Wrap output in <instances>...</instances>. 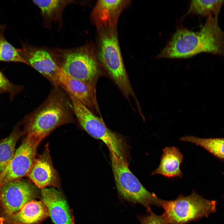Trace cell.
<instances>
[{
    "label": "cell",
    "mask_w": 224,
    "mask_h": 224,
    "mask_svg": "<svg viewBox=\"0 0 224 224\" xmlns=\"http://www.w3.org/2000/svg\"><path fill=\"white\" fill-rule=\"evenodd\" d=\"M218 17H208L198 32L178 28L157 58H187L202 53L224 57V32Z\"/></svg>",
    "instance_id": "6da1fadb"
},
{
    "label": "cell",
    "mask_w": 224,
    "mask_h": 224,
    "mask_svg": "<svg viewBox=\"0 0 224 224\" xmlns=\"http://www.w3.org/2000/svg\"><path fill=\"white\" fill-rule=\"evenodd\" d=\"M71 107L62 93L54 89L45 102L21 122L24 134L42 140L56 128L72 121Z\"/></svg>",
    "instance_id": "7a4b0ae2"
},
{
    "label": "cell",
    "mask_w": 224,
    "mask_h": 224,
    "mask_svg": "<svg viewBox=\"0 0 224 224\" xmlns=\"http://www.w3.org/2000/svg\"><path fill=\"white\" fill-rule=\"evenodd\" d=\"M96 58L124 96L138 102L126 71L121 53L116 28L98 30Z\"/></svg>",
    "instance_id": "3957f363"
},
{
    "label": "cell",
    "mask_w": 224,
    "mask_h": 224,
    "mask_svg": "<svg viewBox=\"0 0 224 224\" xmlns=\"http://www.w3.org/2000/svg\"><path fill=\"white\" fill-rule=\"evenodd\" d=\"M112 170L117 191L123 199L140 204L149 212L154 205L161 207L162 199L148 191L129 169L124 157L110 151Z\"/></svg>",
    "instance_id": "277c9868"
},
{
    "label": "cell",
    "mask_w": 224,
    "mask_h": 224,
    "mask_svg": "<svg viewBox=\"0 0 224 224\" xmlns=\"http://www.w3.org/2000/svg\"><path fill=\"white\" fill-rule=\"evenodd\" d=\"M217 202L206 199L194 191L189 195L180 194L174 200H162V214L168 224H186L208 217L216 210Z\"/></svg>",
    "instance_id": "5b68a950"
},
{
    "label": "cell",
    "mask_w": 224,
    "mask_h": 224,
    "mask_svg": "<svg viewBox=\"0 0 224 224\" xmlns=\"http://www.w3.org/2000/svg\"><path fill=\"white\" fill-rule=\"evenodd\" d=\"M72 110L82 128L92 137L101 140L109 151L124 157V146L121 138L106 126L99 118L72 96H69Z\"/></svg>",
    "instance_id": "8992f818"
},
{
    "label": "cell",
    "mask_w": 224,
    "mask_h": 224,
    "mask_svg": "<svg viewBox=\"0 0 224 224\" xmlns=\"http://www.w3.org/2000/svg\"><path fill=\"white\" fill-rule=\"evenodd\" d=\"M60 67L70 76L95 86L100 74L96 57L92 50L87 49L66 54Z\"/></svg>",
    "instance_id": "52a82bcc"
},
{
    "label": "cell",
    "mask_w": 224,
    "mask_h": 224,
    "mask_svg": "<svg viewBox=\"0 0 224 224\" xmlns=\"http://www.w3.org/2000/svg\"><path fill=\"white\" fill-rule=\"evenodd\" d=\"M42 140L36 137L26 135L10 162L0 174V187L27 175L36 159L37 149Z\"/></svg>",
    "instance_id": "ba28073f"
},
{
    "label": "cell",
    "mask_w": 224,
    "mask_h": 224,
    "mask_svg": "<svg viewBox=\"0 0 224 224\" xmlns=\"http://www.w3.org/2000/svg\"><path fill=\"white\" fill-rule=\"evenodd\" d=\"M37 192L28 181L21 179L8 182L0 187V212L11 214L25 204L34 200Z\"/></svg>",
    "instance_id": "9c48e42d"
},
{
    "label": "cell",
    "mask_w": 224,
    "mask_h": 224,
    "mask_svg": "<svg viewBox=\"0 0 224 224\" xmlns=\"http://www.w3.org/2000/svg\"><path fill=\"white\" fill-rule=\"evenodd\" d=\"M58 85L70 95L87 107L94 114L100 113L98 103L96 86L72 77L61 68L58 75Z\"/></svg>",
    "instance_id": "30bf717a"
},
{
    "label": "cell",
    "mask_w": 224,
    "mask_h": 224,
    "mask_svg": "<svg viewBox=\"0 0 224 224\" xmlns=\"http://www.w3.org/2000/svg\"><path fill=\"white\" fill-rule=\"evenodd\" d=\"M18 50L27 65L32 66L55 86L58 85V75L61 68L49 53L45 50L32 49L25 46Z\"/></svg>",
    "instance_id": "8fae6325"
},
{
    "label": "cell",
    "mask_w": 224,
    "mask_h": 224,
    "mask_svg": "<svg viewBox=\"0 0 224 224\" xmlns=\"http://www.w3.org/2000/svg\"><path fill=\"white\" fill-rule=\"evenodd\" d=\"M41 195L49 216L55 224H74L70 208L61 192L54 188H45L41 189Z\"/></svg>",
    "instance_id": "7c38bea8"
},
{
    "label": "cell",
    "mask_w": 224,
    "mask_h": 224,
    "mask_svg": "<svg viewBox=\"0 0 224 224\" xmlns=\"http://www.w3.org/2000/svg\"><path fill=\"white\" fill-rule=\"evenodd\" d=\"M129 3L128 0H98L91 14L98 30L116 28L120 14Z\"/></svg>",
    "instance_id": "4fadbf2b"
},
{
    "label": "cell",
    "mask_w": 224,
    "mask_h": 224,
    "mask_svg": "<svg viewBox=\"0 0 224 224\" xmlns=\"http://www.w3.org/2000/svg\"><path fill=\"white\" fill-rule=\"evenodd\" d=\"M26 176L41 189L57 184V174L53 166L48 147L36 158Z\"/></svg>",
    "instance_id": "5bb4252c"
},
{
    "label": "cell",
    "mask_w": 224,
    "mask_h": 224,
    "mask_svg": "<svg viewBox=\"0 0 224 224\" xmlns=\"http://www.w3.org/2000/svg\"><path fill=\"white\" fill-rule=\"evenodd\" d=\"M49 216L48 209L41 201L35 200L24 205L17 212L11 214L0 212V217L14 224H37Z\"/></svg>",
    "instance_id": "9a60e30c"
},
{
    "label": "cell",
    "mask_w": 224,
    "mask_h": 224,
    "mask_svg": "<svg viewBox=\"0 0 224 224\" xmlns=\"http://www.w3.org/2000/svg\"><path fill=\"white\" fill-rule=\"evenodd\" d=\"M162 152L159 166L152 172V175L159 174L168 178L181 177L183 173L180 166L184 156L179 148L174 146L166 147Z\"/></svg>",
    "instance_id": "2e32d148"
},
{
    "label": "cell",
    "mask_w": 224,
    "mask_h": 224,
    "mask_svg": "<svg viewBox=\"0 0 224 224\" xmlns=\"http://www.w3.org/2000/svg\"><path fill=\"white\" fill-rule=\"evenodd\" d=\"M21 123L15 127L11 133L0 142V174L6 168L13 158L15 147L20 138L24 134L20 128Z\"/></svg>",
    "instance_id": "e0dca14e"
},
{
    "label": "cell",
    "mask_w": 224,
    "mask_h": 224,
    "mask_svg": "<svg viewBox=\"0 0 224 224\" xmlns=\"http://www.w3.org/2000/svg\"><path fill=\"white\" fill-rule=\"evenodd\" d=\"M224 0H194L190 1L189 8L186 14H192L208 17H218Z\"/></svg>",
    "instance_id": "ac0fdd59"
},
{
    "label": "cell",
    "mask_w": 224,
    "mask_h": 224,
    "mask_svg": "<svg viewBox=\"0 0 224 224\" xmlns=\"http://www.w3.org/2000/svg\"><path fill=\"white\" fill-rule=\"evenodd\" d=\"M180 140L198 145L217 157L224 159V138H201L189 135L182 137Z\"/></svg>",
    "instance_id": "d6986e66"
},
{
    "label": "cell",
    "mask_w": 224,
    "mask_h": 224,
    "mask_svg": "<svg viewBox=\"0 0 224 224\" xmlns=\"http://www.w3.org/2000/svg\"><path fill=\"white\" fill-rule=\"evenodd\" d=\"M5 25H0V62H12L27 65L18 49H16L6 39L4 36Z\"/></svg>",
    "instance_id": "ffe728a7"
},
{
    "label": "cell",
    "mask_w": 224,
    "mask_h": 224,
    "mask_svg": "<svg viewBox=\"0 0 224 224\" xmlns=\"http://www.w3.org/2000/svg\"><path fill=\"white\" fill-rule=\"evenodd\" d=\"M33 2L40 9L43 15L51 17L66 2L60 0H34Z\"/></svg>",
    "instance_id": "44dd1931"
},
{
    "label": "cell",
    "mask_w": 224,
    "mask_h": 224,
    "mask_svg": "<svg viewBox=\"0 0 224 224\" xmlns=\"http://www.w3.org/2000/svg\"><path fill=\"white\" fill-rule=\"evenodd\" d=\"M23 88L22 86L15 84L11 82L0 70V95L8 93L10 100L12 101Z\"/></svg>",
    "instance_id": "7402d4cb"
},
{
    "label": "cell",
    "mask_w": 224,
    "mask_h": 224,
    "mask_svg": "<svg viewBox=\"0 0 224 224\" xmlns=\"http://www.w3.org/2000/svg\"><path fill=\"white\" fill-rule=\"evenodd\" d=\"M138 217L141 224H168L163 214L157 215L152 211L147 215Z\"/></svg>",
    "instance_id": "603a6c76"
},
{
    "label": "cell",
    "mask_w": 224,
    "mask_h": 224,
    "mask_svg": "<svg viewBox=\"0 0 224 224\" xmlns=\"http://www.w3.org/2000/svg\"><path fill=\"white\" fill-rule=\"evenodd\" d=\"M0 224H14L8 222H7L2 218L0 217Z\"/></svg>",
    "instance_id": "cb8c5ba5"
}]
</instances>
